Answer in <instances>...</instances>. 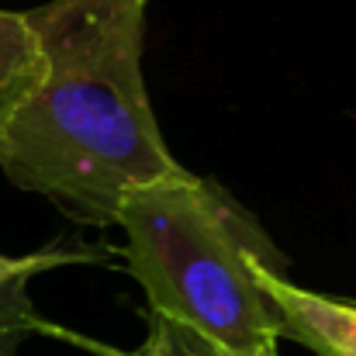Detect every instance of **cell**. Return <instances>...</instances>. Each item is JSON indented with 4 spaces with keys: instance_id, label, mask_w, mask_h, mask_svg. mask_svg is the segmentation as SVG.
I'll use <instances>...</instances> for the list:
<instances>
[{
    "instance_id": "1",
    "label": "cell",
    "mask_w": 356,
    "mask_h": 356,
    "mask_svg": "<svg viewBox=\"0 0 356 356\" xmlns=\"http://www.w3.org/2000/svg\"><path fill=\"white\" fill-rule=\"evenodd\" d=\"M149 0H49L24 10L45 73L0 124V170L66 218L111 229L131 187L184 173L145 94Z\"/></svg>"
},
{
    "instance_id": "2",
    "label": "cell",
    "mask_w": 356,
    "mask_h": 356,
    "mask_svg": "<svg viewBox=\"0 0 356 356\" xmlns=\"http://www.w3.org/2000/svg\"><path fill=\"white\" fill-rule=\"evenodd\" d=\"M115 225L124 232V270L145 291L149 312L236 356L277 353L280 332L263 270H284V259L218 184L184 170L131 187Z\"/></svg>"
},
{
    "instance_id": "3",
    "label": "cell",
    "mask_w": 356,
    "mask_h": 356,
    "mask_svg": "<svg viewBox=\"0 0 356 356\" xmlns=\"http://www.w3.org/2000/svg\"><path fill=\"white\" fill-rule=\"evenodd\" d=\"M108 252H115V249H80V245L63 249V245H52V249L24 252V256L0 252V356H17V350L31 336H59V339H70V343L94 350V343H87L83 336L56 329L52 322H45L35 312L28 287L38 273H49V270H59V266H76V263H97V259H108Z\"/></svg>"
},
{
    "instance_id": "4",
    "label": "cell",
    "mask_w": 356,
    "mask_h": 356,
    "mask_svg": "<svg viewBox=\"0 0 356 356\" xmlns=\"http://www.w3.org/2000/svg\"><path fill=\"white\" fill-rule=\"evenodd\" d=\"M263 291L273 305L280 339H294L315 356H356V305L305 291L277 266L263 270Z\"/></svg>"
},
{
    "instance_id": "5",
    "label": "cell",
    "mask_w": 356,
    "mask_h": 356,
    "mask_svg": "<svg viewBox=\"0 0 356 356\" xmlns=\"http://www.w3.org/2000/svg\"><path fill=\"white\" fill-rule=\"evenodd\" d=\"M45 59L24 10H0V124L38 87Z\"/></svg>"
},
{
    "instance_id": "6",
    "label": "cell",
    "mask_w": 356,
    "mask_h": 356,
    "mask_svg": "<svg viewBox=\"0 0 356 356\" xmlns=\"http://www.w3.org/2000/svg\"><path fill=\"white\" fill-rule=\"evenodd\" d=\"M94 353L97 356H236L229 350H222L218 343L204 339L201 332H194L191 325L173 322V318L156 315V312H149V332H145L138 350L121 353V350H111V346L97 343ZM266 356H277V353H266Z\"/></svg>"
}]
</instances>
